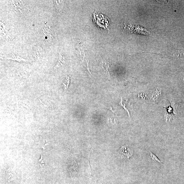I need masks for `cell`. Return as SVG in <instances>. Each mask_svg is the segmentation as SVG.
Segmentation results:
<instances>
[{
  "label": "cell",
  "instance_id": "obj_1",
  "mask_svg": "<svg viewBox=\"0 0 184 184\" xmlns=\"http://www.w3.org/2000/svg\"><path fill=\"white\" fill-rule=\"evenodd\" d=\"M41 33L43 37L48 43H50L53 41V33L52 32L50 27L47 26L42 28Z\"/></svg>",
  "mask_w": 184,
  "mask_h": 184
},
{
  "label": "cell",
  "instance_id": "obj_2",
  "mask_svg": "<svg viewBox=\"0 0 184 184\" xmlns=\"http://www.w3.org/2000/svg\"><path fill=\"white\" fill-rule=\"evenodd\" d=\"M119 154L123 159H129L132 155V152L127 145L121 146L119 151Z\"/></svg>",
  "mask_w": 184,
  "mask_h": 184
},
{
  "label": "cell",
  "instance_id": "obj_3",
  "mask_svg": "<svg viewBox=\"0 0 184 184\" xmlns=\"http://www.w3.org/2000/svg\"><path fill=\"white\" fill-rule=\"evenodd\" d=\"M44 54L43 50L41 48L39 47L37 45L35 46L34 49V56L38 60L41 58Z\"/></svg>",
  "mask_w": 184,
  "mask_h": 184
},
{
  "label": "cell",
  "instance_id": "obj_4",
  "mask_svg": "<svg viewBox=\"0 0 184 184\" xmlns=\"http://www.w3.org/2000/svg\"><path fill=\"white\" fill-rule=\"evenodd\" d=\"M59 54H60V58H59L58 63L56 67H58L65 63V58L64 56L61 53Z\"/></svg>",
  "mask_w": 184,
  "mask_h": 184
},
{
  "label": "cell",
  "instance_id": "obj_5",
  "mask_svg": "<svg viewBox=\"0 0 184 184\" xmlns=\"http://www.w3.org/2000/svg\"><path fill=\"white\" fill-rule=\"evenodd\" d=\"M70 82V77L68 76V77H67L66 80H65L64 82V83L62 84V86H63L64 89L65 90H67L69 86Z\"/></svg>",
  "mask_w": 184,
  "mask_h": 184
},
{
  "label": "cell",
  "instance_id": "obj_6",
  "mask_svg": "<svg viewBox=\"0 0 184 184\" xmlns=\"http://www.w3.org/2000/svg\"><path fill=\"white\" fill-rule=\"evenodd\" d=\"M110 65L111 64L109 62H107L105 60H104V61H102V66L103 70L107 72L109 75L110 74L108 69H109Z\"/></svg>",
  "mask_w": 184,
  "mask_h": 184
},
{
  "label": "cell",
  "instance_id": "obj_7",
  "mask_svg": "<svg viewBox=\"0 0 184 184\" xmlns=\"http://www.w3.org/2000/svg\"><path fill=\"white\" fill-rule=\"evenodd\" d=\"M56 8L57 9V11L59 12H60L63 6L61 4V1H54Z\"/></svg>",
  "mask_w": 184,
  "mask_h": 184
},
{
  "label": "cell",
  "instance_id": "obj_8",
  "mask_svg": "<svg viewBox=\"0 0 184 184\" xmlns=\"http://www.w3.org/2000/svg\"><path fill=\"white\" fill-rule=\"evenodd\" d=\"M150 155L153 160L159 162L160 163H163V162L161 161L158 158V157H157L153 153L151 152L150 153Z\"/></svg>",
  "mask_w": 184,
  "mask_h": 184
},
{
  "label": "cell",
  "instance_id": "obj_9",
  "mask_svg": "<svg viewBox=\"0 0 184 184\" xmlns=\"http://www.w3.org/2000/svg\"><path fill=\"white\" fill-rule=\"evenodd\" d=\"M122 102H123L122 98V97H121V101L119 103V105H120L121 107H122L126 111H127V112L128 113V115H129V116L130 117L129 112V111H128V110L127 109V108L126 107V105L125 104L123 105V104Z\"/></svg>",
  "mask_w": 184,
  "mask_h": 184
},
{
  "label": "cell",
  "instance_id": "obj_10",
  "mask_svg": "<svg viewBox=\"0 0 184 184\" xmlns=\"http://www.w3.org/2000/svg\"><path fill=\"white\" fill-rule=\"evenodd\" d=\"M109 120H110L111 124L114 125H116L117 122L115 118H111Z\"/></svg>",
  "mask_w": 184,
  "mask_h": 184
},
{
  "label": "cell",
  "instance_id": "obj_11",
  "mask_svg": "<svg viewBox=\"0 0 184 184\" xmlns=\"http://www.w3.org/2000/svg\"><path fill=\"white\" fill-rule=\"evenodd\" d=\"M88 167H89V174H91L92 173V169L91 168V167L90 165V164H89V160H88Z\"/></svg>",
  "mask_w": 184,
  "mask_h": 184
},
{
  "label": "cell",
  "instance_id": "obj_12",
  "mask_svg": "<svg viewBox=\"0 0 184 184\" xmlns=\"http://www.w3.org/2000/svg\"><path fill=\"white\" fill-rule=\"evenodd\" d=\"M183 80L184 82V77L183 78Z\"/></svg>",
  "mask_w": 184,
  "mask_h": 184
}]
</instances>
